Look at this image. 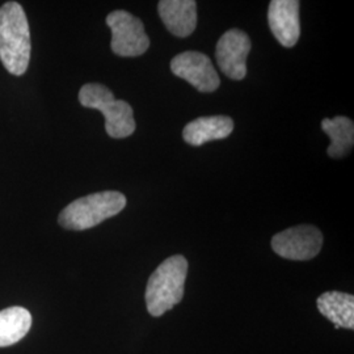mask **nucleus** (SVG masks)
Wrapping results in <instances>:
<instances>
[{"mask_svg": "<svg viewBox=\"0 0 354 354\" xmlns=\"http://www.w3.org/2000/svg\"><path fill=\"white\" fill-rule=\"evenodd\" d=\"M323 234L311 225H301L276 234L272 239V248L281 257L294 261H307L320 252Z\"/></svg>", "mask_w": 354, "mask_h": 354, "instance_id": "obj_6", "label": "nucleus"}, {"mask_svg": "<svg viewBox=\"0 0 354 354\" xmlns=\"http://www.w3.org/2000/svg\"><path fill=\"white\" fill-rule=\"evenodd\" d=\"M268 23L273 36L283 48L297 45L301 36L299 1L273 0L268 10Z\"/></svg>", "mask_w": 354, "mask_h": 354, "instance_id": "obj_9", "label": "nucleus"}, {"mask_svg": "<svg viewBox=\"0 0 354 354\" xmlns=\"http://www.w3.org/2000/svg\"><path fill=\"white\" fill-rule=\"evenodd\" d=\"M171 71L205 93L214 92L221 84L210 58L200 51H184L176 55L171 61Z\"/></svg>", "mask_w": 354, "mask_h": 354, "instance_id": "obj_8", "label": "nucleus"}, {"mask_svg": "<svg viewBox=\"0 0 354 354\" xmlns=\"http://www.w3.org/2000/svg\"><path fill=\"white\" fill-rule=\"evenodd\" d=\"M79 102L89 109L100 111L105 117V130L109 137L121 140L136 131L133 108L124 100L114 99L112 91L99 84L88 83L79 91Z\"/></svg>", "mask_w": 354, "mask_h": 354, "instance_id": "obj_4", "label": "nucleus"}, {"mask_svg": "<svg viewBox=\"0 0 354 354\" xmlns=\"http://www.w3.org/2000/svg\"><path fill=\"white\" fill-rule=\"evenodd\" d=\"M234 130V121L227 115L200 117L183 130V138L192 146H203L210 140H225Z\"/></svg>", "mask_w": 354, "mask_h": 354, "instance_id": "obj_11", "label": "nucleus"}, {"mask_svg": "<svg viewBox=\"0 0 354 354\" xmlns=\"http://www.w3.org/2000/svg\"><path fill=\"white\" fill-rule=\"evenodd\" d=\"M317 310L336 328L354 329V297L342 291H327L317 301Z\"/></svg>", "mask_w": 354, "mask_h": 354, "instance_id": "obj_12", "label": "nucleus"}, {"mask_svg": "<svg viewBox=\"0 0 354 354\" xmlns=\"http://www.w3.org/2000/svg\"><path fill=\"white\" fill-rule=\"evenodd\" d=\"M112 30L111 48L120 57H140L150 48V38L138 17L118 10L106 16Z\"/></svg>", "mask_w": 354, "mask_h": 354, "instance_id": "obj_5", "label": "nucleus"}, {"mask_svg": "<svg viewBox=\"0 0 354 354\" xmlns=\"http://www.w3.org/2000/svg\"><path fill=\"white\" fill-rule=\"evenodd\" d=\"M322 129L332 140L327 150L330 158L342 159L353 149L354 124L351 118L344 115H337L332 120L324 118Z\"/></svg>", "mask_w": 354, "mask_h": 354, "instance_id": "obj_13", "label": "nucleus"}, {"mask_svg": "<svg viewBox=\"0 0 354 354\" xmlns=\"http://www.w3.org/2000/svg\"><path fill=\"white\" fill-rule=\"evenodd\" d=\"M127 203L125 194L114 190L88 194L67 205L58 216V223L66 230H88L121 213Z\"/></svg>", "mask_w": 354, "mask_h": 354, "instance_id": "obj_3", "label": "nucleus"}, {"mask_svg": "<svg viewBox=\"0 0 354 354\" xmlns=\"http://www.w3.org/2000/svg\"><path fill=\"white\" fill-rule=\"evenodd\" d=\"M32 327V315L23 307L0 311V348L11 346L26 337Z\"/></svg>", "mask_w": 354, "mask_h": 354, "instance_id": "obj_14", "label": "nucleus"}, {"mask_svg": "<svg viewBox=\"0 0 354 354\" xmlns=\"http://www.w3.org/2000/svg\"><path fill=\"white\" fill-rule=\"evenodd\" d=\"M251 39L241 29H230L219 38L215 49V58L225 75L234 80H241L247 75V57L251 51Z\"/></svg>", "mask_w": 354, "mask_h": 354, "instance_id": "obj_7", "label": "nucleus"}, {"mask_svg": "<svg viewBox=\"0 0 354 354\" xmlns=\"http://www.w3.org/2000/svg\"><path fill=\"white\" fill-rule=\"evenodd\" d=\"M30 32L24 8L7 1L0 8V61L13 75H23L30 59Z\"/></svg>", "mask_w": 354, "mask_h": 354, "instance_id": "obj_1", "label": "nucleus"}, {"mask_svg": "<svg viewBox=\"0 0 354 354\" xmlns=\"http://www.w3.org/2000/svg\"><path fill=\"white\" fill-rule=\"evenodd\" d=\"M158 11L165 28L176 37L190 36L197 26V3L194 0H162Z\"/></svg>", "mask_w": 354, "mask_h": 354, "instance_id": "obj_10", "label": "nucleus"}, {"mask_svg": "<svg viewBox=\"0 0 354 354\" xmlns=\"http://www.w3.org/2000/svg\"><path fill=\"white\" fill-rule=\"evenodd\" d=\"M187 274L188 261L181 254L165 259L156 268L146 288V304L150 315L162 317L181 302Z\"/></svg>", "mask_w": 354, "mask_h": 354, "instance_id": "obj_2", "label": "nucleus"}]
</instances>
